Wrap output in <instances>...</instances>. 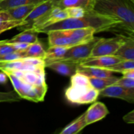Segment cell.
<instances>
[{"instance_id":"1","label":"cell","mask_w":134,"mask_h":134,"mask_svg":"<svg viewBox=\"0 0 134 134\" xmlns=\"http://www.w3.org/2000/svg\"><path fill=\"white\" fill-rule=\"evenodd\" d=\"M93 10L99 14L109 16L121 22L111 32H124L126 37H133L134 1L132 0H95Z\"/></svg>"},{"instance_id":"2","label":"cell","mask_w":134,"mask_h":134,"mask_svg":"<svg viewBox=\"0 0 134 134\" xmlns=\"http://www.w3.org/2000/svg\"><path fill=\"white\" fill-rule=\"evenodd\" d=\"M121 24L118 20L109 16L99 14L94 10H88L84 16L80 18H68L47 26L46 27L36 30L40 33L47 32L52 30H71V29L92 27L96 33L101 31H111L115 26Z\"/></svg>"},{"instance_id":"3","label":"cell","mask_w":134,"mask_h":134,"mask_svg":"<svg viewBox=\"0 0 134 134\" xmlns=\"http://www.w3.org/2000/svg\"><path fill=\"white\" fill-rule=\"evenodd\" d=\"M99 96V92L92 86L89 77L79 72L71 77L70 86L65 92L67 100L78 105L94 103Z\"/></svg>"},{"instance_id":"4","label":"cell","mask_w":134,"mask_h":134,"mask_svg":"<svg viewBox=\"0 0 134 134\" xmlns=\"http://www.w3.org/2000/svg\"><path fill=\"white\" fill-rule=\"evenodd\" d=\"M10 79L14 91L18 94L21 99H27L31 102H43L47 91V86H30L22 83L18 78L9 73H5Z\"/></svg>"},{"instance_id":"5","label":"cell","mask_w":134,"mask_h":134,"mask_svg":"<svg viewBox=\"0 0 134 134\" xmlns=\"http://www.w3.org/2000/svg\"><path fill=\"white\" fill-rule=\"evenodd\" d=\"M99 39H100V37H94L93 39H92L89 41L73 46L69 48L64 57L60 59H58V60L72 62L78 63L80 64L81 62L90 57L92 48Z\"/></svg>"},{"instance_id":"6","label":"cell","mask_w":134,"mask_h":134,"mask_svg":"<svg viewBox=\"0 0 134 134\" xmlns=\"http://www.w3.org/2000/svg\"><path fill=\"white\" fill-rule=\"evenodd\" d=\"M128 37L117 35L115 37L100 38L94 45L89 58L114 55Z\"/></svg>"},{"instance_id":"7","label":"cell","mask_w":134,"mask_h":134,"mask_svg":"<svg viewBox=\"0 0 134 134\" xmlns=\"http://www.w3.org/2000/svg\"><path fill=\"white\" fill-rule=\"evenodd\" d=\"M44 60L34 58H24L11 61L0 62V71L37 70L45 68Z\"/></svg>"},{"instance_id":"8","label":"cell","mask_w":134,"mask_h":134,"mask_svg":"<svg viewBox=\"0 0 134 134\" xmlns=\"http://www.w3.org/2000/svg\"><path fill=\"white\" fill-rule=\"evenodd\" d=\"M45 68L37 70H12L3 71L18 78L22 83L30 86H47L45 80Z\"/></svg>"},{"instance_id":"9","label":"cell","mask_w":134,"mask_h":134,"mask_svg":"<svg viewBox=\"0 0 134 134\" xmlns=\"http://www.w3.org/2000/svg\"><path fill=\"white\" fill-rule=\"evenodd\" d=\"M55 7L56 0H47L42 3L36 5L31 13L23 20L22 24L16 27L17 29L20 31L30 30L34 22L48 13Z\"/></svg>"},{"instance_id":"10","label":"cell","mask_w":134,"mask_h":134,"mask_svg":"<svg viewBox=\"0 0 134 134\" xmlns=\"http://www.w3.org/2000/svg\"><path fill=\"white\" fill-rule=\"evenodd\" d=\"M99 96L106 98L121 99L130 103H134V88H126L113 85L99 91Z\"/></svg>"},{"instance_id":"11","label":"cell","mask_w":134,"mask_h":134,"mask_svg":"<svg viewBox=\"0 0 134 134\" xmlns=\"http://www.w3.org/2000/svg\"><path fill=\"white\" fill-rule=\"evenodd\" d=\"M68 18V14L64 9L55 7L48 13L34 22L31 29L36 30Z\"/></svg>"},{"instance_id":"12","label":"cell","mask_w":134,"mask_h":134,"mask_svg":"<svg viewBox=\"0 0 134 134\" xmlns=\"http://www.w3.org/2000/svg\"><path fill=\"white\" fill-rule=\"evenodd\" d=\"M44 63L46 68H49L59 74L68 77H71L77 73L79 65L78 63L60 60H52Z\"/></svg>"},{"instance_id":"13","label":"cell","mask_w":134,"mask_h":134,"mask_svg":"<svg viewBox=\"0 0 134 134\" xmlns=\"http://www.w3.org/2000/svg\"><path fill=\"white\" fill-rule=\"evenodd\" d=\"M71 41L72 46L77 45L89 41L93 39L96 34L95 29L92 27L65 30Z\"/></svg>"},{"instance_id":"14","label":"cell","mask_w":134,"mask_h":134,"mask_svg":"<svg viewBox=\"0 0 134 134\" xmlns=\"http://www.w3.org/2000/svg\"><path fill=\"white\" fill-rule=\"evenodd\" d=\"M109 113L108 109L104 103L99 102H94L85 112L86 125L88 126L102 120L108 115Z\"/></svg>"},{"instance_id":"15","label":"cell","mask_w":134,"mask_h":134,"mask_svg":"<svg viewBox=\"0 0 134 134\" xmlns=\"http://www.w3.org/2000/svg\"><path fill=\"white\" fill-rule=\"evenodd\" d=\"M122 61L121 59L115 55L111 56H102L97 57L88 58L81 62L80 65L82 66L95 67V68H107L116 63Z\"/></svg>"},{"instance_id":"16","label":"cell","mask_w":134,"mask_h":134,"mask_svg":"<svg viewBox=\"0 0 134 134\" xmlns=\"http://www.w3.org/2000/svg\"><path fill=\"white\" fill-rule=\"evenodd\" d=\"M49 47L60 46V47H73L70 39L68 37L65 30H52L47 33Z\"/></svg>"},{"instance_id":"17","label":"cell","mask_w":134,"mask_h":134,"mask_svg":"<svg viewBox=\"0 0 134 134\" xmlns=\"http://www.w3.org/2000/svg\"><path fill=\"white\" fill-rule=\"evenodd\" d=\"M114 55L122 60H134V38H127Z\"/></svg>"},{"instance_id":"18","label":"cell","mask_w":134,"mask_h":134,"mask_svg":"<svg viewBox=\"0 0 134 134\" xmlns=\"http://www.w3.org/2000/svg\"><path fill=\"white\" fill-rule=\"evenodd\" d=\"M95 0H56V7L61 9L68 7H82L86 10H93Z\"/></svg>"},{"instance_id":"19","label":"cell","mask_w":134,"mask_h":134,"mask_svg":"<svg viewBox=\"0 0 134 134\" xmlns=\"http://www.w3.org/2000/svg\"><path fill=\"white\" fill-rule=\"evenodd\" d=\"M39 33L34 29L26 30L22 31L18 35H15L10 39H7V43H24L27 44H31L35 43L38 39V34Z\"/></svg>"},{"instance_id":"20","label":"cell","mask_w":134,"mask_h":134,"mask_svg":"<svg viewBox=\"0 0 134 134\" xmlns=\"http://www.w3.org/2000/svg\"><path fill=\"white\" fill-rule=\"evenodd\" d=\"M77 72L85 75L88 77L103 78L113 75V72L105 68H95V67L82 66L79 64Z\"/></svg>"},{"instance_id":"21","label":"cell","mask_w":134,"mask_h":134,"mask_svg":"<svg viewBox=\"0 0 134 134\" xmlns=\"http://www.w3.org/2000/svg\"><path fill=\"white\" fill-rule=\"evenodd\" d=\"M23 20H16L10 17L7 10H0V34L20 26Z\"/></svg>"},{"instance_id":"22","label":"cell","mask_w":134,"mask_h":134,"mask_svg":"<svg viewBox=\"0 0 134 134\" xmlns=\"http://www.w3.org/2000/svg\"><path fill=\"white\" fill-rule=\"evenodd\" d=\"M37 5H26L16 7L10 8V9L5 10L7 11L9 15L13 19L16 20H23L30 13L31 10Z\"/></svg>"},{"instance_id":"23","label":"cell","mask_w":134,"mask_h":134,"mask_svg":"<svg viewBox=\"0 0 134 134\" xmlns=\"http://www.w3.org/2000/svg\"><path fill=\"white\" fill-rule=\"evenodd\" d=\"M86 126H87L85 120V113L73 120L61 131L60 134H75L79 133Z\"/></svg>"},{"instance_id":"24","label":"cell","mask_w":134,"mask_h":134,"mask_svg":"<svg viewBox=\"0 0 134 134\" xmlns=\"http://www.w3.org/2000/svg\"><path fill=\"white\" fill-rule=\"evenodd\" d=\"M45 56V50L39 40L35 43L30 44L27 48L24 51V57L41 58L44 60Z\"/></svg>"},{"instance_id":"25","label":"cell","mask_w":134,"mask_h":134,"mask_svg":"<svg viewBox=\"0 0 134 134\" xmlns=\"http://www.w3.org/2000/svg\"><path fill=\"white\" fill-rule=\"evenodd\" d=\"M118 77L115 76H110L108 77L103 78H95V77H89V81L92 86L98 91L103 90L107 86L114 85L118 80Z\"/></svg>"},{"instance_id":"26","label":"cell","mask_w":134,"mask_h":134,"mask_svg":"<svg viewBox=\"0 0 134 134\" xmlns=\"http://www.w3.org/2000/svg\"><path fill=\"white\" fill-rule=\"evenodd\" d=\"M47 0H3L0 1V10H7L10 8L26 5H39Z\"/></svg>"},{"instance_id":"27","label":"cell","mask_w":134,"mask_h":134,"mask_svg":"<svg viewBox=\"0 0 134 134\" xmlns=\"http://www.w3.org/2000/svg\"><path fill=\"white\" fill-rule=\"evenodd\" d=\"M69 48H70V47H60V46L49 47L48 49L45 51L44 61L49 62L62 58L64 57Z\"/></svg>"},{"instance_id":"28","label":"cell","mask_w":134,"mask_h":134,"mask_svg":"<svg viewBox=\"0 0 134 134\" xmlns=\"http://www.w3.org/2000/svg\"><path fill=\"white\" fill-rule=\"evenodd\" d=\"M111 72L123 73L124 71L130 69H134V60H122L108 68H105Z\"/></svg>"},{"instance_id":"29","label":"cell","mask_w":134,"mask_h":134,"mask_svg":"<svg viewBox=\"0 0 134 134\" xmlns=\"http://www.w3.org/2000/svg\"><path fill=\"white\" fill-rule=\"evenodd\" d=\"M21 100V98L15 91L9 92H0V103L1 102H16Z\"/></svg>"},{"instance_id":"30","label":"cell","mask_w":134,"mask_h":134,"mask_svg":"<svg viewBox=\"0 0 134 134\" xmlns=\"http://www.w3.org/2000/svg\"><path fill=\"white\" fill-rule=\"evenodd\" d=\"M64 10L66 11L68 14V18H80L82 17L86 14L87 11L86 9H83L82 7H68L64 9Z\"/></svg>"},{"instance_id":"31","label":"cell","mask_w":134,"mask_h":134,"mask_svg":"<svg viewBox=\"0 0 134 134\" xmlns=\"http://www.w3.org/2000/svg\"><path fill=\"white\" fill-rule=\"evenodd\" d=\"M24 58V51H14L0 56V62L11 61Z\"/></svg>"},{"instance_id":"32","label":"cell","mask_w":134,"mask_h":134,"mask_svg":"<svg viewBox=\"0 0 134 134\" xmlns=\"http://www.w3.org/2000/svg\"><path fill=\"white\" fill-rule=\"evenodd\" d=\"M114 85L120 86L126 88H134V79L122 77L120 79H118Z\"/></svg>"},{"instance_id":"33","label":"cell","mask_w":134,"mask_h":134,"mask_svg":"<svg viewBox=\"0 0 134 134\" xmlns=\"http://www.w3.org/2000/svg\"><path fill=\"white\" fill-rule=\"evenodd\" d=\"M15 49L13 46L10 43H3L0 44V56L6 54L10 53V52H14Z\"/></svg>"},{"instance_id":"34","label":"cell","mask_w":134,"mask_h":134,"mask_svg":"<svg viewBox=\"0 0 134 134\" xmlns=\"http://www.w3.org/2000/svg\"><path fill=\"white\" fill-rule=\"evenodd\" d=\"M13 46L16 51H24L28 47L30 44L24 43H10Z\"/></svg>"},{"instance_id":"35","label":"cell","mask_w":134,"mask_h":134,"mask_svg":"<svg viewBox=\"0 0 134 134\" xmlns=\"http://www.w3.org/2000/svg\"><path fill=\"white\" fill-rule=\"evenodd\" d=\"M123 120L128 124H134V111H130L124 116Z\"/></svg>"},{"instance_id":"36","label":"cell","mask_w":134,"mask_h":134,"mask_svg":"<svg viewBox=\"0 0 134 134\" xmlns=\"http://www.w3.org/2000/svg\"><path fill=\"white\" fill-rule=\"evenodd\" d=\"M123 77H128V78L134 79V69H130L124 71L123 73H122Z\"/></svg>"},{"instance_id":"37","label":"cell","mask_w":134,"mask_h":134,"mask_svg":"<svg viewBox=\"0 0 134 134\" xmlns=\"http://www.w3.org/2000/svg\"><path fill=\"white\" fill-rule=\"evenodd\" d=\"M7 76L4 72L0 71V85H5L7 82Z\"/></svg>"},{"instance_id":"38","label":"cell","mask_w":134,"mask_h":134,"mask_svg":"<svg viewBox=\"0 0 134 134\" xmlns=\"http://www.w3.org/2000/svg\"><path fill=\"white\" fill-rule=\"evenodd\" d=\"M7 39H5V40H1V41H0V44H3V43H7Z\"/></svg>"},{"instance_id":"39","label":"cell","mask_w":134,"mask_h":134,"mask_svg":"<svg viewBox=\"0 0 134 134\" xmlns=\"http://www.w3.org/2000/svg\"><path fill=\"white\" fill-rule=\"evenodd\" d=\"M3 1V0H0V1Z\"/></svg>"},{"instance_id":"40","label":"cell","mask_w":134,"mask_h":134,"mask_svg":"<svg viewBox=\"0 0 134 134\" xmlns=\"http://www.w3.org/2000/svg\"><path fill=\"white\" fill-rule=\"evenodd\" d=\"M132 1H134V0H132Z\"/></svg>"}]
</instances>
